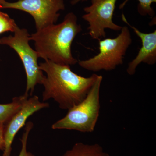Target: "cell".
Listing matches in <instances>:
<instances>
[{"label":"cell","mask_w":156,"mask_h":156,"mask_svg":"<svg viewBox=\"0 0 156 156\" xmlns=\"http://www.w3.org/2000/svg\"><path fill=\"white\" fill-rule=\"evenodd\" d=\"M14 36L4 37L0 39V44L7 45L14 49L20 57L25 69L27 87L24 95H32L37 84L42 85L45 76L38 63V55L29 44L30 35L26 29L17 27Z\"/></svg>","instance_id":"5b68a950"},{"label":"cell","mask_w":156,"mask_h":156,"mask_svg":"<svg viewBox=\"0 0 156 156\" xmlns=\"http://www.w3.org/2000/svg\"><path fill=\"white\" fill-rule=\"evenodd\" d=\"M62 156H110L97 144L89 145L83 143H76L71 149Z\"/></svg>","instance_id":"30bf717a"},{"label":"cell","mask_w":156,"mask_h":156,"mask_svg":"<svg viewBox=\"0 0 156 156\" xmlns=\"http://www.w3.org/2000/svg\"><path fill=\"white\" fill-rule=\"evenodd\" d=\"M122 20L136 34L142 43L141 48L135 58L128 63L127 72L130 75H133L136 72V68L141 63L153 65L156 62V30L150 33L140 31L131 25L126 19L124 14H122Z\"/></svg>","instance_id":"9c48e42d"},{"label":"cell","mask_w":156,"mask_h":156,"mask_svg":"<svg viewBox=\"0 0 156 156\" xmlns=\"http://www.w3.org/2000/svg\"><path fill=\"white\" fill-rule=\"evenodd\" d=\"M39 65L46 73L42 84L44 88L43 101L53 99L62 109L69 110L83 100L98 76L96 74L89 77L82 76L73 72L69 66L49 60Z\"/></svg>","instance_id":"6da1fadb"},{"label":"cell","mask_w":156,"mask_h":156,"mask_svg":"<svg viewBox=\"0 0 156 156\" xmlns=\"http://www.w3.org/2000/svg\"><path fill=\"white\" fill-rule=\"evenodd\" d=\"M4 125L0 124V150L4 151L5 148V141L4 137Z\"/></svg>","instance_id":"9a60e30c"},{"label":"cell","mask_w":156,"mask_h":156,"mask_svg":"<svg viewBox=\"0 0 156 156\" xmlns=\"http://www.w3.org/2000/svg\"><path fill=\"white\" fill-rule=\"evenodd\" d=\"M87 1H88V0H72L70 3L72 5H75L77 3L80 2H83Z\"/></svg>","instance_id":"2e32d148"},{"label":"cell","mask_w":156,"mask_h":156,"mask_svg":"<svg viewBox=\"0 0 156 156\" xmlns=\"http://www.w3.org/2000/svg\"><path fill=\"white\" fill-rule=\"evenodd\" d=\"M130 0H125L119 7L120 9H123L126 6L128 1ZM139 2L137 10L138 13L140 15L145 16L148 15L150 17H153L155 15V11L151 7L152 3H156V0H137Z\"/></svg>","instance_id":"7c38bea8"},{"label":"cell","mask_w":156,"mask_h":156,"mask_svg":"<svg viewBox=\"0 0 156 156\" xmlns=\"http://www.w3.org/2000/svg\"><path fill=\"white\" fill-rule=\"evenodd\" d=\"M33 123L29 122L27 123L24 128V132L20 139L21 142V149L18 156H35L33 154L27 151V142L29 135L33 127Z\"/></svg>","instance_id":"5bb4252c"},{"label":"cell","mask_w":156,"mask_h":156,"mask_svg":"<svg viewBox=\"0 0 156 156\" xmlns=\"http://www.w3.org/2000/svg\"><path fill=\"white\" fill-rule=\"evenodd\" d=\"M82 30L77 17L70 12L61 23L37 30L30 35V40L34 42L35 49L39 58L70 66L78 62L73 56L71 47L73 41Z\"/></svg>","instance_id":"7a4b0ae2"},{"label":"cell","mask_w":156,"mask_h":156,"mask_svg":"<svg viewBox=\"0 0 156 156\" xmlns=\"http://www.w3.org/2000/svg\"><path fill=\"white\" fill-rule=\"evenodd\" d=\"M13 9L30 14L34 20L37 30L55 24L65 9L64 0H18L9 2L0 0V9Z\"/></svg>","instance_id":"8992f818"},{"label":"cell","mask_w":156,"mask_h":156,"mask_svg":"<svg viewBox=\"0 0 156 156\" xmlns=\"http://www.w3.org/2000/svg\"><path fill=\"white\" fill-rule=\"evenodd\" d=\"M120 31L114 38L99 41L98 54L89 59L79 60V65L84 69L96 72L113 70L122 64L124 56L132 43V37L128 27H122Z\"/></svg>","instance_id":"277c9868"},{"label":"cell","mask_w":156,"mask_h":156,"mask_svg":"<svg viewBox=\"0 0 156 156\" xmlns=\"http://www.w3.org/2000/svg\"><path fill=\"white\" fill-rule=\"evenodd\" d=\"M118 0H91V5L84 8L86 14L83 18L88 22L89 34L92 39L105 38L106 29L119 31L122 27L113 21L114 12Z\"/></svg>","instance_id":"52a82bcc"},{"label":"cell","mask_w":156,"mask_h":156,"mask_svg":"<svg viewBox=\"0 0 156 156\" xmlns=\"http://www.w3.org/2000/svg\"><path fill=\"white\" fill-rule=\"evenodd\" d=\"M103 77L98 75L86 97L68 110L65 116L52 125V129L74 130L91 133L95 130L100 113V92Z\"/></svg>","instance_id":"3957f363"},{"label":"cell","mask_w":156,"mask_h":156,"mask_svg":"<svg viewBox=\"0 0 156 156\" xmlns=\"http://www.w3.org/2000/svg\"><path fill=\"white\" fill-rule=\"evenodd\" d=\"M28 96L25 95L15 97L8 104H0V124L5 125L7 122L21 108L22 104Z\"/></svg>","instance_id":"8fae6325"},{"label":"cell","mask_w":156,"mask_h":156,"mask_svg":"<svg viewBox=\"0 0 156 156\" xmlns=\"http://www.w3.org/2000/svg\"><path fill=\"white\" fill-rule=\"evenodd\" d=\"M49 107V103L41 102L36 95L28 97L24 101L21 108L4 125L5 148L2 156H11L14 137L20 128L25 126L29 117L36 112Z\"/></svg>","instance_id":"ba28073f"},{"label":"cell","mask_w":156,"mask_h":156,"mask_svg":"<svg viewBox=\"0 0 156 156\" xmlns=\"http://www.w3.org/2000/svg\"><path fill=\"white\" fill-rule=\"evenodd\" d=\"M17 27L15 20L9 14L0 11V34L6 32H14Z\"/></svg>","instance_id":"4fadbf2b"}]
</instances>
